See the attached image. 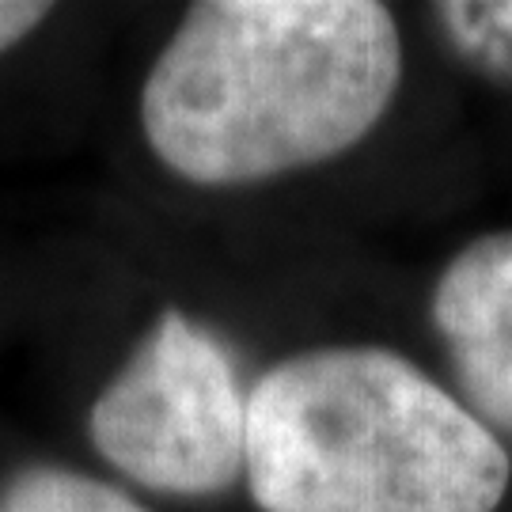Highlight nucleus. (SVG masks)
I'll return each instance as SVG.
<instances>
[{"label":"nucleus","instance_id":"f257e3e1","mask_svg":"<svg viewBox=\"0 0 512 512\" xmlns=\"http://www.w3.org/2000/svg\"><path fill=\"white\" fill-rule=\"evenodd\" d=\"M399 73L384 4L209 0L156 57L141 122L152 152L190 183H258L357 145Z\"/></svg>","mask_w":512,"mask_h":512},{"label":"nucleus","instance_id":"f03ea898","mask_svg":"<svg viewBox=\"0 0 512 512\" xmlns=\"http://www.w3.org/2000/svg\"><path fill=\"white\" fill-rule=\"evenodd\" d=\"M247 475L266 512H494L509 456L399 353L315 349L247 399Z\"/></svg>","mask_w":512,"mask_h":512},{"label":"nucleus","instance_id":"7ed1b4c3","mask_svg":"<svg viewBox=\"0 0 512 512\" xmlns=\"http://www.w3.org/2000/svg\"><path fill=\"white\" fill-rule=\"evenodd\" d=\"M92 440L148 490H224L247 467V399L224 346L167 311L92 406Z\"/></svg>","mask_w":512,"mask_h":512},{"label":"nucleus","instance_id":"20e7f679","mask_svg":"<svg viewBox=\"0 0 512 512\" xmlns=\"http://www.w3.org/2000/svg\"><path fill=\"white\" fill-rule=\"evenodd\" d=\"M433 323L471 403L512 433V232L475 239L440 274Z\"/></svg>","mask_w":512,"mask_h":512},{"label":"nucleus","instance_id":"39448f33","mask_svg":"<svg viewBox=\"0 0 512 512\" xmlns=\"http://www.w3.org/2000/svg\"><path fill=\"white\" fill-rule=\"evenodd\" d=\"M0 512H148L122 490L73 471H31L12 482Z\"/></svg>","mask_w":512,"mask_h":512},{"label":"nucleus","instance_id":"423d86ee","mask_svg":"<svg viewBox=\"0 0 512 512\" xmlns=\"http://www.w3.org/2000/svg\"><path fill=\"white\" fill-rule=\"evenodd\" d=\"M448 35L456 38L463 54L490 65L497 73H512V4H440L437 8Z\"/></svg>","mask_w":512,"mask_h":512},{"label":"nucleus","instance_id":"0eeeda50","mask_svg":"<svg viewBox=\"0 0 512 512\" xmlns=\"http://www.w3.org/2000/svg\"><path fill=\"white\" fill-rule=\"evenodd\" d=\"M46 16H50V4L0 0V54H4L8 46H16L23 35H31Z\"/></svg>","mask_w":512,"mask_h":512}]
</instances>
